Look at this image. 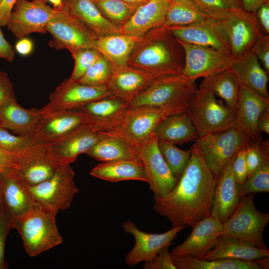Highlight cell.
Segmentation results:
<instances>
[{
	"instance_id": "ac0fdd59",
	"label": "cell",
	"mask_w": 269,
	"mask_h": 269,
	"mask_svg": "<svg viewBox=\"0 0 269 269\" xmlns=\"http://www.w3.org/2000/svg\"><path fill=\"white\" fill-rule=\"evenodd\" d=\"M122 227L125 232L132 234L135 240L133 248L126 255V263L133 267L141 262L152 259L161 249L169 246L179 232L186 226L172 227L161 234L148 233L139 230L131 221L124 222Z\"/></svg>"
},
{
	"instance_id": "ab89813d",
	"label": "cell",
	"mask_w": 269,
	"mask_h": 269,
	"mask_svg": "<svg viewBox=\"0 0 269 269\" xmlns=\"http://www.w3.org/2000/svg\"><path fill=\"white\" fill-rule=\"evenodd\" d=\"M237 188L241 198L251 193L269 192V155L243 183L237 184Z\"/></svg>"
},
{
	"instance_id": "f546056e",
	"label": "cell",
	"mask_w": 269,
	"mask_h": 269,
	"mask_svg": "<svg viewBox=\"0 0 269 269\" xmlns=\"http://www.w3.org/2000/svg\"><path fill=\"white\" fill-rule=\"evenodd\" d=\"M41 109H26L17 100L0 107V125L20 135H29L41 117Z\"/></svg>"
},
{
	"instance_id": "7a4b0ae2",
	"label": "cell",
	"mask_w": 269,
	"mask_h": 269,
	"mask_svg": "<svg viewBox=\"0 0 269 269\" xmlns=\"http://www.w3.org/2000/svg\"><path fill=\"white\" fill-rule=\"evenodd\" d=\"M184 56L180 42L163 25L138 37L127 65L155 79L181 74Z\"/></svg>"
},
{
	"instance_id": "ffe728a7",
	"label": "cell",
	"mask_w": 269,
	"mask_h": 269,
	"mask_svg": "<svg viewBox=\"0 0 269 269\" xmlns=\"http://www.w3.org/2000/svg\"><path fill=\"white\" fill-rule=\"evenodd\" d=\"M269 106L265 98L240 82L234 128L254 142L262 140L258 129V121L262 112Z\"/></svg>"
},
{
	"instance_id": "74e56055",
	"label": "cell",
	"mask_w": 269,
	"mask_h": 269,
	"mask_svg": "<svg viewBox=\"0 0 269 269\" xmlns=\"http://www.w3.org/2000/svg\"><path fill=\"white\" fill-rule=\"evenodd\" d=\"M91 0L106 18L120 27L130 19L138 7L123 0Z\"/></svg>"
},
{
	"instance_id": "7402d4cb",
	"label": "cell",
	"mask_w": 269,
	"mask_h": 269,
	"mask_svg": "<svg viewBox=\"0 0 269 269\" xmlns=\"http://www.w3.org/2000/svg\"><path fill=\"white\" fill-rule=\"evenodd\" d=\"M222 229V223L212 216L199 222L187 239L175 247L170 255L201 259L215 246Z\"/></svg>"
},
{
	"instance_id": "680465c9",
	"label": "cell",
	"mask_w": 269,
	"mask_h": 269,
	"mask_svg": "<svg viewBox=\"0 0 269 269\" xmlns=\"http://www.w3.org/2000/svg\"><path fill=\"white\" fill-rule=\"evenodd\" d=\"M245 10L256 12L262 5L269 2V0H241Z\"/></svg>"
},
{
	"instance_id": "d4e9b609",
	"label": "cell",
	"mask_w": 269,
	"mask_h": 269,
	"mask_svg": "<svg viewBox=\"0 0 269 269\" xmlns=\"http://www.w3.org/2000/svg\"><path fill=\"white\" fill-rule=\"evenodd\" d=\"M169 0H149L139 6L121 28V33L139 37L164 25Z\"/></svg>"
},
{
	"instance_id": "11a10c76",
	"label": "cell",
	"mask_w": 269,
	"mask_h": 269,
	"mask_svg": "<svg viewBox=\"0 0 269 269\" xmlns=\"http://www.w3.org/2000/svg\"><path fill=\"white\" fill-rule=\"evenodd\" d=\"M17 0H0V26L6 25Z\"/></svg>"
},
{
	"instance_id": "e0dca14e",
	"label": "cell",
	"mask_w": 269,
	"mask_h": 269,
	"mask_svg": "<svg viewBox=\"0 0 269 269\" xmlns=\"http://www.w3.org/2000/svg\"><path fill=\"white\" fill-rule=\"evenodd\" d=\"M112 97L106 86L85 84L65 79L49 96L44 110H81L87 104Z\"/></svg>"
},
{
	"instance_id": "681fc988",
	"label": "cell",
	"mask_w": 269,
	"mask_h": 269,
	"mask_svg": "<svg viewBox=\"0 0 269 269\" xmlns=\"http://www.w3.org/2000/svg\"><path fill=\"white\" fill-rule=\"evenodd\" d=\"M251 50L256 55L262 67L269 74V35L263 34L256 42Z\"/></svg>"
},
{
	"instance_id": "cb8c5ba5",
	"label": "cell",
	"mask_w": 269,
	"mask_h": 269,
	"mask_svg": "<svg viewBox=\"0 0 269 269\" xmlns=\"http://www.w3.org/2000/svg\"><path fill=\"white\" fill-rule=\"evenodd\" d=\"M235 156L218 177L214 190L211 216L221 223L232 215L241 199L232 168Z\"/></svg>"
},
{
	"instance_id": "1f68e13d",
	"label": "cell",
	"mask_w": 269,
	"mask_h": 269,
	"mask_svg": "<svg viewBox=\"0 0 269 269\" xmlns=\"http://www.w3.org/2000/svg\"><path fill=\"white\" fill-rule=\"evenodd\" d=\"M91 176L107 181L138 180L147 182V179L142 162L132 159L103 162L91 171Z\"/></svg>"
},
{
	"instance_id": "7c38bea8",
	"label": "cell",
	"mask_w": 269,
	"mask_h": 269,
	"mask_svg": "<svg viewBox=\"0 0 269 269\" xmlns=\"http://www.w3.org/2000/svg\"><path fill=\"white\" fill-rule=\"evenodd\" d=\"M218 20L226 34L231 54L235 59L249 52L258 39L264 34L256 12L243 8H233Z\"/></svg>"
},
{
	"instance_id": "d6a6232c",
	"label": "cell",
	"mask_w": 269,
	"mask_h": 269,
	"mask_svg": "<svg viewBox=\"0 0 269 269\" xmlns=\"http://www.w3.org/2000/svg\"><path fill=\"white\" fill-rule=\"evenodd\" d=\"M138 37L122 33L98 37L94 48L111 64L112 69L125 67Z\"/></svg>"
},
{
	"instance_id": "3957f363",
	"label": "cell",
	"mask_w": 269,
	"mask_h": 269,
	"mask_svg": "<svg viewBox=\"0 0 269 269\" xmlns=\"http://www.w3.org/2000/svg\"><path fill=\"white\" fill-rule=\"evenodd\" d=\"M170 115L158 108L128 106L115 117L103 121L95 120L93 124L102 134L121 138L133 146L148 138L160 122Z\"/></svg>"
},
{
	"instance_id": "5b68a950",
	"label": "cell",
	"mask_w": 269,
	"mask_h": 269,
	"mask_svg": "<svg viewBox=\"0 0 269 269\" xmlns=\"http://www.w3.org/2000/svg\"><path fill=\"white\" fill-rule=\"evenodd\" d=\"M56 214L36 206L26 215L15 220L13 228L19 233L24 248L35 257L63 242L55 221Z\"/></svg>"
},
{
	"instance_id": "f5cc1de1",
	"label": "cell",
	"mask_w": 269,
	"mask_h": 269,
	"mask_svg": "<svg viewBox=\"0 0 269 269\" xmlns=\"http://www.w3.org/2000/svg\"><path fill=\"white\" fill-rule=\"evenodd\" d=\"M0 26V58L11 62L15 57L14 48L5 38Z\"/></svg>"
},
{
	"instance_id": "91938a15",
	"label": "cell",
	"mask_w": 269,
	"mask_h": 269,
	"mask_svg": "<svg viewBox=\"0 0 269 269\" xmlns=\"http://www.w3.org/2000/svg\"><path fill=\"white\" fill-rule=\"evenodd\" d=\"M125 2L139 7L148 2L149 0H123Z\"/></svg>"
},
{
	"instance_id": "52a82bcc",
	"label": "cell",
	"mask_w": 269,
	"mask_h": 269,
	"mask_svg": "<svg viewBox=\"0 0 269 269\" xmlns=\"http://www.w3.org/2000/svg\"><path fill=\"white\" fill-rule=\"evenodd\" d=\"M255 195L251 193L241 198L235 211L222 223L220 236L240 239L266 249L264 232L269 222V214L257 209L254 202Z\"/></svg>"
},
{
	"instance_id": "f35d334b",
	"label": "cell",
	"mask_w": 269,
	"mask_h": 269,
	"mask_svg": "<svg viewBox=\"0 0 269 269\" xmlns=\"http://www.w3.org/2000/svg\"><path fill=\"white\" fill-rule=\"evenodd\" d=\"M159 151L172 175L179 179L187 167L191 155V148L181 149L172 143L158 140Z\"/></svg>"
},
{
	"instance_id": "db71d44e",
	"label": "cell",
	"mask_w": 269,
	"mask_h": 269,
	"mask_svg": "<svg viewBox=\"0 0 269 269\" xmlns=\"http://www.w3.org/2000/svg\"><path fill=\"white\" fill-rule=\"evenodd\" d=\"M258 22L266 34H269V2L261 6L256 11Z\"/></svg>"
},
{
	"instance_id": "be15d7a7",
	"label": "cell",
	"mask_w": 269,
	"mask_h": 269,
	"mask_svg": "<svg viewBox=\"0 0 269 269\" xmlns=\"http://www.w3.org/2000/svg\"><path fill=\"white\" fill-rule=\"evenodd\" d=\"M2 203H1V192H0V210L1 207Z\"/></svg>"
},
{
	"instance_id": "6da1fadb",
	"label": "cell",
	"mask_w": 269,
	"mask_h": 269,
	"mask_svg": "<svg viewBox=\"0 0 269 269\" xmlns=\"http://www.w3.org/2000/svg\"><path fill=\"white\" fill-rule=\"evenodd\" d=\"M187 167L176 185L165 197L154 199L153 210L166 218L172 227L192 229L211 216L218 178L206 165L194 143Z\"/></svg>"
},
{
	"instance_id": "7bdbcfd3",
	"label": "cell",
	"mask_w": 269,
	"mask_h": 269,
	"mask_svg": "<svg viewBox=\"0 0 269 269\" xmlns=\"http://www.w3.org/2000/svg\"><path fill=\"white\" fill-rule=\"evenodd\" d=\"M71 54L74 60V66L68 79L72 81H78L101 56L95 48L80 49Z\"/></svg>"
},
{
	"instance_id": "f907efd6",
	"label": "cell",
	"mask_w": 269,
	"mask_h": 269,
	"mask_svg": "<svg viewBox=\"0 0 269 269\" xmlns=\"http://www.w3.org/2000/svg\"><path fill=\"white\" fill-rule=\"evenodd\" d=\"M247 146L240 149L236 154L233 161V171L237 184L243 183L248 178L246 161V149Z\"/></svg>"
},
{
	"instance_id": "6f0895ef",
	"label": "cell",
	"mask_w": 269,
	"mask_h": 269,
	"mask_svg": "<svg viewBox=\"0 0 269 269\" xmlns=\"http://www.w3.org/2000/svg\"><path fill=\"white\" fill-rule=\"evenodd\" d=\"M257 127L261 133L264 132L268 134H269V106L265 108L261 113Z\"/></svg>"
},
{
	"instance_id": "b9f144b4",
	"label": "cell",
	"mask_w": 269,
	"mask_h": 269,
	"mask_svg": "<svg viewBox=\"0 0 269 269\" xmlns=\"http://www.w3.org/2000/svg\"><path fill=\"white\" fill-rule=\"evenodd\" d=\"M112 73L111 64L101 55L78 81L90 85L106 86Z\"/></svg>"
},
{
	"instance_id": "c3c4849f",
	"label": "cell",
	"mask_w": 269,
	"mask_h": 269,
	"mask_svg": "<svg viewBox=\"0 0 269 269\" xmlns=\"http://www.w3.org/2000/svg\"><path fill=\"white\" fill-rule=\"evenodd\" d=\"M169 247H165L150 260L144 262L143 269H177L175 266L168 250Z\"/></svg>"
},
{
	"instance_id": "9f6ffc18",
	"label": "cell",
	"mask_w": 269,
	"mask_h": 269,
	"mask_svg": "<svg viewBox=\"0 0 269 269\" xmlns=\"http://www.w3.org/2000/svg\"><path fill=\"white\" fill-rule=\"evenodd\" d=\"M33 47L32 41L28 38L24 37L18 39L15 45L14 49L19 55L27 56L32 53Z\"/></svg>"
},
{
	"instance_id": "d6986e66",
	"label": "cell",
	"mask_w": 269,
	"mask_h": 269,
	"mask_svg": "<svg viewBox=\"0 0 269 269\" xmlns=\"http://www.w3.org/2000/svg\"><path fill=\"white\" fill-rule=\"evenodd\" d=\"M167 27L181 42L231 54L228 37L221 23L217 19L209 18L188 25Z\"/></svg>"
},
{
	"instance_id": "83f0119b",
	"label": "cell",
	"mask_w": 269,
	"mask_h": 269,
	"mask_svg": "<svg viewBox=\"0 0 269 269\" xmlns=\"http://www.w3.org/2000/svg\"><path fill=\"white\" fill-rule=\"evenodd\" d=\"M153 133L158 140L175 145L195 142L199 138L197 130L187 113L174 114L165 117Z\"/></svg>"
},
{
	"instance_id": "4316f807",
	"label": "cell",
	"mask_w": 269,
	"mask_h": 269,
	"mask_svg": "<svg viewBox=\"0 0 269 269\" xmlns=\"http://www.w3.org/2000/svg\"><path fill=\"white\" fill-rule=\"evenodd\" d=\"M269 257V250L268 249L259 248L240 239L220 236L215 247L201 260L253 261Z\"/></svg>"
},
{
	"instance_id": "2e32d148",
	"label": "cell",
	"mask_w": 269,
	"mask_h": 269,
	"mask_svg": "<svg viewBox=\"0 0 269 269\" xmlns=\"http://www.w3.org/2000/svg\"><path fill=\"white\" fill-rule=\"evenodd\" d=\"M105 136L95 128L92 121L62 138L45 143L46 153L58 165L70 164Z\"/></svg>"
},
{
	"instance_id": "d590c367",
	"label": "cell",
	"mask_w": 269,
	"mask_h": 269,
	"mask_svg": "<svg viewBox=\"0 0 269 269\" xmlns=\"http://www.w3.org/2000/svg\"><path fill=\"white\" fill-rule=\"evenodd\" d=\"M86 154L103 162L125 159L140 161L132 146L125 140L112 136L106 135Z\"/></svg>"
},
{
	"instance_id": "9c48e42d",
	"label": "cell",
	"mask_w": 269,
	"mask_h": 269,
	"mask_svg": "<svg viewBox=\"0 0 269 269\" xmlns=\"http://www.w3.org/2000/svg\"><path fill=\"white\" fill-rule=\"evenodd\" d=\"M252 142L232 127L199 137L195 144L208 168L218 178L237 152Z\"/></svg>"
},
{
	"instance_id": "4fadbf2b",
	"label": "cell",
	"mask_w": 269,
	"mask_h": 269,
	"mask_svg": "<svg viewBox=\"0 0 269 269\" xmlns=\"http://www.w3.org/2000/svg\"><path fill=\"white\" fill-rule=\"evenodd\" d=\"M30 136L37 144L62 138L94 118L82 110H44Z\"/></svg>"
},
{
	"instance_id": "4dcf8cb0",
	"label": "cell",
	"mask_w": 269,
	"mask_h": 269,
	"mask_svg": "<svg viewBox=\"0 0 269 269\" xmlns=\"http://www.w3.org/2000/svg\"><path fill=\"white\" fill-rule=\"evenodd\" d=\"M59 166L47 156L45 144H39L16 170L26 185L32 186L50 178Z\"/></svg>"
},
{
	"instance_id": "bcb514c9",
	"label": "cell",
	"mask_w": 269,
	"mask_h": 269,
	"mask_svg": "<svg viewBox=\"0 0 269 269\" xmlns=\"http://www.w3.org/2000/svg\"><path fill=\"white\" fill-rule=\"evenodd\" d=\"M32 146L17 152H10L0 147V173L18 169Z\"/></svg>"
},
{
	"instance_id": "8fae6325",
	"label": "cell",
	"mask_w": 269,
	"mask_h": 269,
	"mask_svg": "<svg viewBox=\"0 0 269 269\" xmlns=\"http://www.w3.org/2000/svg\"><path fill=\"white\" fill-rule=\"evenodd\" d=\"M133 147L143 165L154 199L165 197L174 188L179 179L172 175L165 163L159 151L156 136L152 133Z\"/></svg>"
},
{
	"instance_id": "30bf717a",
	"label": "cell",
	"mask_w": 269,
	"mask_h": 269,
	"mask_svg": "<svg viewBox=\"0 0 269 269\" xmlns=\"http://www.w3.org/2000/svg\"><path fill=\"white\" fill-rule=\"evenodd\" d=\"M46 30L52 36L49 46L70 53L83 48H94L98 37L79 19L63 9H55Z\"/></svg>"
},
{
	"instance_id": "f1b7e54d",
	"label": "cell",
	"mask_w": 269,
	"mask_h": 269,
	"mask_svg": "<svg viewBox=\"0 0 269 269\" xmlns=\"http://www.w3.org/2000/svg\"><path fill=\"white\" fill-rule=\"evenodd\" d=\"M230 69L240 82L262 97L269 99V74L251 50L235 59Z\"/></svg>"
},
{
	"instance_id": "836d02e7",
	"label": "cell",
	"mask_w": 269,
	"mask_h": 269,
	"mask_svg": "<svg viewBox=\"0 0 269 269\" xmlns=\"http://www.w3.org/2000/svg\"><path fill=\"white\" fill-rule=\"evenodd\" d=\"M177 269H267L269 257L253 261L233 259L204 260L188 256H172Z\"/></svg>"
},
{
	"instance_id": "8992f818",
	"label": "cell",
	"mask_w": 269,
	"mask_h": 269,
	"mask_svg": "<svg viewBox=\"0 0 269 269\" xmlns=\"http://www.w3.org/2000/svg\"><path fill=\"white\" fill-rule=\"evenodd\" d=\"M187 113L199 137L234 127L236 110L217 100L213 93L206 89L198 88Z\"/></svg>"
},
{
	"instance_id": "ee69618b",
	"label": "cell",
	"mask_w": 269,
	"mask_h": 269,
	"mask_svg": "<svg viewBox=\"0 0 269 269\" xmlns=\"http://www.w3.org/2000/svg\"><path fill=\"white\" fill-rule=\"evenodd\" d=\"M35 143L29 135H14L0 125V147L7 151L17 152L33 145Z\"/></svg>"
},
{
	"instance_id": "7dc6e473",
	"label": "cell",
	"mask_w": 269,
	"mask_h": 269,
	"mask_svg": "<svg viewBox=\"0 0 269 269\" xmlns=\"http://www.w3.org/2000/svg\"><path fill=\"white\" fill-rule=\"evenodd\" d=\"M14 221L1 205L0 210V269L6 268L4 248L6 239L10 230L13 228Z\"/></svg>"
},
{
	"instance_id": "8d00e7d4",
	"label": "cell",
	"mask_w": 269,
	"mask_h": 269,
	"mask_svg": "<svg viewBox=\"0 0 269 269\" xmlns=\"http://www.w3.org/2000/svg\"><path fill=\"white\" fill-rule=\"evenodd\" d=\"M209 18L192 0H169L163 26L188 25Z\"/></svg>"
},
{
	"instance_id": "44dd1931",
	"label": "cell",
	"mask_w": 269,
	"mask_h": 269,
	"mask_svg": "<svg viewBox=\"0 0 269 269\" xmlns=\"http://www.w3.org/2000/svg\"><path fill=\"white\" fill-rule=\"evenodd\" d=\"M2 206L14 222L28 214L35 205L16 169L0 173Z\"/></svg>"
},
{
	"instance_id": "e575fe53",
	"label": "cell",
	"mask_w": 269,
	"mask_h": 269,
	"mask_svg": "<svg viewBox=\"0 0 269 269\" xmlns=\"http://www.w3.org/2000/svg\"><path fill=\"white\" fill-rule=\"evenodd\" d=\"M199 88L211 91L215 96L222 99L228 107L236 110L240 81L230 69L204 78Z\"/></svg>"
},
{
	"instance_id": "484cf974",
	"label": "cell",
	"mask_w": 269,
	"mask_h": 269,
	"mask_svg": "<svg viewBox=\"0 0 269 269\" xmlns=\"http://www.w3.org/2000/svg\"><path fill=\"white\" fill-rule=\"evenodd\" d=\"M64 10L75 16L98 37L121 33V28L106 18L91 0H63Z\"/></svg>"
},
{
	"instance_id": "94428289",
	"label": "cell",
	"mask_w": 269,
	"mask_h": 269,
	"mask_svg": "<svg viewBox=\"0 0 269 269\" xmlns=\"http://www.w3.org/2000/svg\"><path fill=\"white\" fill-rule=\"evenodd\" d=\"M51 3L53 6V8L55 9L63 8V0H46Z\"/></svg>"
},
{
	"instance_id": "f6af8a7d",
	"label": "cell",
	"mask_w": 269,
	"mask_h": 269,
	"mask_svg": "<svg viewBox=\"0 0 269 269\" xmlns=\"http://www.w3.org/2000/svg\"><path fill=\"white\" fill-rule=\"evenodd\" d=\"M210 17L219 20L226 13L235 8L228 0H192Z\"/></svg>"
},
{
	"instance_id": "5bb4252c",
	"label": "cell",
	"mask_w": 269,
	"mask_h": 269,
	"mask_svg": "<svg viewBox=\"0 0 269 269\" xmlns=\"http://www.w3.org/2000/svg\"><path fill=\"white\" fill-rule=\"evenodd\" d=\"M179 41L185 54L182 74L187 79L196 80L230 69L235 60L231 54Z\"/></svg>"
},
{
	"instance_id": "603a6c76",
	"label": "cell",
	"mask_w": 269,
	"mask_h": 269,
	"mask_svg": "<svg viewBox=\"0 0 269 269\" xmlns=\"http://www.w3.org/2000/svg\"><path fill=\"white\" fill-rule=\"evenodd\" d=\"M154 79L147 73L127 65L112 69L106 87L113 97L129 106Z\"/></svg>"
},
{
	"instance_id": "277c9868",
	"label": "cell",
	"mask_w": 269,
	"mask_h": 269,
	"mask_svg": "<svg viewBox=\"0 0 269 269\" xmlns=\"http://www.w3.org/2000/svg\"><path fill=\"white\" fill-rule=\"evenodd\" d=\"M195 81L182 74L155 79L129 107H156L164 109L171 115L187 113L190 101L198 89Z\"/></svg>"
},
{
	"instance_id": "6125c7cd",
	"label": "cell",
	"mask_w": 269,
	"mask_h": 269,
	"mask_svg": "<svg viewBox=\"0 0 269 269\" xmlns=\"http://www.w3.org/2000/svg\"><path fill=\"white\" fill-rule=\"evenodd\" d=\"M235 8H243L241 0H228Z\"/></svg>"
},
{
	"instance_id": "60d3db41",
	"label": "cell",
	"mask_w": 269,
	"mask_h": 269,
	"mask_svg": "<svg viewBox=\"0 0 269 269\" xmlns=\"http://www.w3.org/2000/svg\"><path fill=\"white\" fill-rule=\"evenodd\" d=\"M128 106L115 98L110 97L92 101L81 110L95 120L103 121L115 117Z\"/></svg>"
},
{
	"instance_id": "816d5d0a",
	"label": "cell",
	"mask_w": 269,
	"mask_h": 269,
	"mask_svg": "<svg viewBox=\"0 0 269 269\" xmlns=\"http://www.w3.org/2000/svg\"><path fill=\"white\" fill-rule=\"evenodd\" d=\"M16 100L13 85L4 71L0 72V107Z\"/></svg>"
},
{
	"instance_id": "9a60e30c",
	"label": "cell",
	"mask_w": 269,
	"mask_h": 269,
	"mask_svg": "<svg viewBox=\"0 0 269 269\" xmlns=\"http://www.w3.org/2000/svg\"><path fill=\"white\" fill-rule=\"evenodd\" d=\"M46 0H17L6 25L18 39L32 33H45L55 9Z\"/></svg>"
},
{
	"instance_id": "ba28073f",
	"label": "cell",
	"mask_w": 269,
	"mask_h": 269,
	"mask_svg": "<svg viewBox=\"0 0 269 269\" xmlns=\"http://www.w3.org/2000/svg\"><path fill=\"white\" fill-rule=\"evenodd\" d=\"M74 176L70 164L59 165L49 179L34 186H27L34 205L56 215L67 209L79 192Z\"/></svg>"
}]
</instances>
